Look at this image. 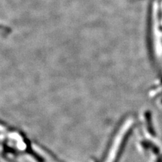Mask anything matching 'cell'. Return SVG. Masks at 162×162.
<instances>
[]
</instances>
